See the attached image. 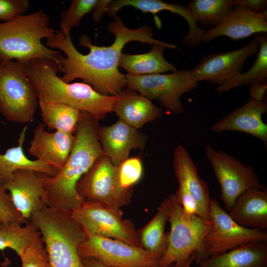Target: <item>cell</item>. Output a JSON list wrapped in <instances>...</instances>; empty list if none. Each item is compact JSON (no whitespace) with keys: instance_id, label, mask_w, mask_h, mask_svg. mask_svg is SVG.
<instances>
[{"instance_id":"6da1fadb","label":"cell","mask_w":267,"mask_h":267,"mask_svg":"<svg viewBox=\"0 0 267 267\" xmlns=\"http://www.w3.org/2000/svg\"><path fill=\"white\" fill-rule=\"evenodd\" d=\"M108 31L115 36L113 44L108 46L93 44L86 35L80 38V44L89 49L86 54L77 50L70 36H65L60 30H55L54 35L46 39V46L65 54V57L61 54L58 59L60 72L63 73L60 77L63 81L70 83L80 79L101 94L117 96L127 86L126 76L118 69L122 51L126 44L138 41L178 48L176 44L154 39L151 29L147 25L135 29L127 27L117 15L108 25Z\"/></svg>"},{"instance_id":"7a4b0ae2","label":"cell","mask_w":267,"mask_h":267,"mask_svg":"<svg viewBox=\"0 0 267 267\" xmlns=\"http://www.w3.org/2000/svg\"><path fill=\"white\" fill-rule=\"evenodd\" d=\"M98 120L81 111L73 147L65 164L54 177L44 182L46 205L72 211L85 200L77 190L81 178L96 160L104 155L98 135Z\"/></svg>"},{"instance_id":"3957f363","label":"cell","mask_w":267,"mask_h":267,"mask_svg":"<svg viewBox=\"0 0 267 267\" xmlns=\"http://www.w3.org/2000/svg\"><path fill=\"white\" fill-rule=\"evenodd\" d=\"M25 72L37 91L39 101L60 103L101 120L114 110L117 96L101 94L83 83H67L57 73L59 64L49 59H34L24 64Z\"/></svg>"},{"instance_id":"277c9868","label":"cell","mask_w":267,"mask_h":267,"mask_svg":"<svg viewBox=\"0 0 267 267\" xmlns=\"http://www.w3.org/2000/svg\"><path fill=\"white\" fill-rule=\"evenodd\" d=\"M49 24V18L43 9L0 23V65L11 60L25 64L34 59H51L58 64L61 51L42 43L55 34Z\"/></svg>"},{"instance_id":"5b68a950","label":"cell","mask_w":267,"mask_h":267,"mask_svg":"<svg viewBox=\"0 0 267 267\" xmlns=\"http://www.w3.org/2000/svg\"><path fill=\"white\" fill-rule=\"evenodd\" d=\"M29 221L40 232L50 267H86L79 253L86 235L71 211L44 206Z\"/></svg>"},{"instance_id":"8992f818","label":"cell","mask_w":267,"mask_h":267,"mask_svg":"<svg viewBox=\"0 0 267 267\" xmlns=\"http://www.w3.org/2000/svg\"><path fill=\"white\" fill-rule=\"evenodd\" d=\"M169 198L168 221L171 229L166 235L167 248L160 258L159 267H184L194 254V261L198 265L204 238L211 228L212 222L184 212L175 193Z\"/></svg>"},{"instance_id":"52a82bcc","label":"cell","mask_w":267,"mask_h":267,"mask_svg":"<svg viewBox=\"0 0 267 267\" xmlns=\"http://www.w3.org/2000/svg\"><path fill=\"white\" fill-rule=\"evenodd\" d=\"M38 96L24 64L15 60L0 65V112L8 120L25 123L33 119Z\"/></svg>"},{"instance_id":"ba28073f","label":"cell","mask_w":267,"mask_h":267,"mask_svg":"<svg viewBox=\"0 0 267 267\" xmlns=\"http://www.w3.org/2000/svg\"><path fill=\"white\" fill-rule=\"evenodd\" d=\"M127 88L138 91L149 99H155L168 111L178 114L184 110L181 96L199 86L191 70L170 74L145 75L126 74Z\"/></svg>"},{"instance_id":"9c48e42d","label":"cell","mask_w":267,"mask_h":267,"mask_svg":"<svg viewBox=\"0 0 267 267\" xmlns=\"http://www.w3.org/2000/svg\"><path fill=\"white\" fill-rule=\"evenodd\" d=\"M209 219L212 226L205 236L199 265L208 258L225 253L239 246L257 241H267L264 230L237 224L217 200H211Z\"/></svg>"},{"instance_id":"30bf717a","label":"cell","mask_w":267,"mask_h":267,"mask_svg":"<svg viewBox=\"0 0 267 267\" xmlns=\"http://www.w3.org/2000/svg\"><path fill=\"white\" fill-rule=\"evenodd\" d=\"M71 212L86 236H101L140 246L134 225L130 221L122 220L120 209L99 202L84 200Z\"/></svg>"},{"instance_id":"8fae6325","label":"cell","mask_w":267,"mask_h":267,"mask_svg":"<svg viewBox=\"0 0 267 267\" xmlns=\"http://www.w3.org/2000/svg\"><path fill=\"white\" fill-rule=\"evenodd\" d=\"M205 151L221 187V199L228 212L243 193L252 189L265 188L251 166L210 145L206 147Z\"/></svg>"},{"instance_id":"7c38bea8","label":"cell","mask_w":267,"mask_h":267,"mask_svg":"<svg viewBox=\"0 0 267 267\" xmlns=\"http://www.w3.org/2000/svg\"><path fill=\"white\" fill-rule=\"evenodd\" d=\"M79 253L82 259L93 258L112 267H159L161 258L141 246L98 235L86 236Z\"/></svg>"},{"instance_id":"4fadbf2b","label":"cell","mask_w":267,"mask_h":267,"mask_svg":"<svg viewBox=\"0 0 267 267\" xmlns=\"http://www.w3.org/2000/svg\"><path fill=\"white\" fill-rule=\"evenodd\" d=\"M77 190L85 200L99 202L117 209L130 202L132 191L121 186L118 166L105 155L98 158L81 178Z\"/></svg>"},{"instance_id":"5bb4252c","label":"cell","mask_w":267,"mask_h":267,"mask_svg":"<svg viewBox=\"0 0 267 267\" xmlns=\"http://www.w3.org/2000/svg\"><path fill=\"white\" fill-rule=\"evenodd\" d=\"M259 44L258 33L240 48L207 54L191 70L192 75L198 82L205 80L218 86L223 84L241 73L247 58L258 53Z\"/></svg>"},{"instance_id":"9a60e30c","label":"cell","mask_w":267,"mask_h":267,"mask_svg":"<svg viewBox=\"0 0 267 267\" xmlns=\"http://www.w3.org/2000/svg\"><path fill=\"white\" fill-rule=\"evenodd\" d=\"M47 176L32 170H18L12 180L2 186L27 222L34 212L46 206L44 182Z\"/></svg>"},{"instance_id":"2e32d148","label":"cell","mask_w":267,"mask_h":267,"mask_svg":"<svg viewBox=\"0 0 267 267\" xmlns=\"http://www.w3.org/2000/svg\"><path fill=\"white\" fill-rule=\"evenodd\" d=\"M98 135L104 155L115 166L129 157L131 150L144 149L145 134L119 119L114 124L99 127Z\"/></svg>"},{"instance_id":"e0dca14e","label":"cell","mask_w":267,"mask_h":267,"mask_svg":"<svg viewBox=\"0 0 267 267\" xmlns=\"http://www.w3.org/2000/svg\"><path fill=\"white\" fill-rule=\"evenodd\" d=\"M267 32V12L257 13L243 5H237L219 25L206 30L202 43L206 44L223 36L235 41L254 34Z\"/></svg>"},{"instance_id":"ac0fdd59","label":"cell","mask_w":267,"mask_h":267,"mask_svg":"<svg viewBox=\"0 0 267 267\" xmlns=\"http://www.w3.org/2000/svg\"><path fill=\"white\" fill-rule=\"evenodd\" d=\"M267 112V105L264 100L250 97L242 106L233 110L214 124L213 132L220 133L234 131L250 134L267 145V125L262 119Z\"/></svg>"},{"instance_id":"d6986e66","label":"cell","mask_w":267,"mask_h":267,"mask_svg":"<svg viewBox=\"0 0 267 267\" xmlns=\"http://www.w3.org/2000/svg\"><path fill=\"white\" fill-rule=\"evenodd\" d=\"M75 140V136L73 134L58 131L47 132L45 130V125L40 123L34 131L28 152L59 171L67 161Z\"/></svg>"},{"instance_id":"ffe728a7","label":"cell","mask_w":267,"mask_h":267,"mask_svg":"<svg viewBox=\"0 0 267 267\" xmlns=\"http://www.w3.org/2000/svg\"><path fill=\"white\" fill-rule=\"evenodd\" d=\"M173 167L178 186L184 188L197 204V215L210 220L211 199L207 183L199 176L188 151L182 145L178 146L174 151Z\"/></svg>"},{"instance_id":"44dd1931","label":"cell","mask_w":267,"mask_h":267,"mask_svg":"<svg viewBox=\"0 0 267 267\" xmlns=\"http://www.w3.org/2000/svg\"><path fill=\"white\" fill-rule=\"evenodd\" d=\"M127 6L154 14L164 10L177 14L185 19L189 27L188 33L183 38L181 43L190 47L198 46L202 43V38L206 30L198 26L186 6L159 0H116L111 1L105 13L114 17L120 9Z\"/></svg>"},{"instance_id":"7402d4cb","label":"cell","mask_w":267,"mask_h":267,"mask_svg":"<svg viewBox=\"0 0 267 267\" xmlns=\"http://www.w3.org/2000/svg\"><path fill=\"white\" fill-rule=\"evenodd\" d=\"M113 111L120 119L137 130L163 114L162 110L150 99L129 88L124 89L118 95Z\"/></svg>"},{"instance_id":"603a6c76","label":"cell","mask_w":267,"mask_h":267,"mask_svg":"<svg viewBox=\"0 0 267 267\" xmlns=\"http://www.w3.org/2000/svg\"><path fill=\"white\" fill-rule=\"evenodd\" d=\"M239 225L262 230L267 228V189H252L241 194L228 213Z\"/></svg>"},{"instance_id":"cb8c5ba5","label":"cell","mask_w":267,"mask_h":267,"mask_svg":"<svg viewBox=\"0 0 267 267\" xmlns=\"http://www.w3.org/2000/svg\"><path fill=\"white\" fill-rule=\"evenodd\" d=\"M204 267H267V241L249 243L200 263Z\"/></svg>"},{"instance_id":"d4e9b609","label":"cell","mask_w":267,"mask_h":267,"mask_svg":"<svg viewBox=\"0 0 267 267\" xmlns=\"http://www.w3.org/2000/svg\"><path fill=\"white\" fill-rule=\"evenodd\" d=\"M27 126L22 129L16 146L8 148L4 153L0 154V183L2 186L10 181L15 172L26 169L54 177L58 170L50 164L40 160H31L25 154L23 144L25 140Z\"/></svg>"},{"instance_id":"484cf974","label":"cell","mask_w":267,"mask_h":267,"mask_svg":"<svg viewBox=\"0 0 267 267\" xmlns=\"http://www.w3.org/2000/svg\"><path fill=\"white\" fill-rule=\"evenodd\" d=\"M150 51L137 54L122 53L119 67L127 71L128 74L145 75L163 74L178 70L175 66L167 61L163 56L166 46L154 44Z\"/></svg>"},{"instance_id":"4316f807","label":"cell","mask_w":267,"mask_h":267,"mask_svg":"<svg viewBox=\"0 0 267 267\" xmlns=\"http://www.w3.org/2000/svg\"><path fill=\"white\" fill-rule=\"evenodd\" d=\"M169 208L170 200L168 198L162 202L155 216L142 228L139 240L142 248L161 258L167 248L165 227L168 221Z\"/></svg>"},{"instance_id":"83f0119b","label":"cell","mask_w":267,"mask_h":267,"mask_svg":"<svg viewBox=\"0 0 267 267\" xmlns=\"http://www.w3.org/2000/svg\"><path fill=\"white\" fill-rule=\"evenodd\" d=\"M17 222H0V250L10 248L20 257L41 236L37 227L28 221L25 225Z\"/></svg>"},{"instance_id":"f1b7e54d","label":"cell","mask_w":267,"mask_h":267,"mask_svg":"<svg viewBox=\"0 0 267 267\" xmlns=\"http://www.w3.org/2000/svg\"><path fill=\"white\" fill-rule=\"evenodd\" d=\"M235 6V0H192L186 6L197 24L212 28L222 23Z\"/></svg>"},{"instance_id":"f546056e","label":"cell","mask_w":267,"mask_h":267,"mask_svg":"<svg viewBox=\"0 0 267 267\" xmlns=\"http://www.w3.org/2000/svg\"><path fill=\"white\" fill-rule=\"evenodd\" d=\"M44 124L48 129L75 133L81 111L60 103L39 101Z\"/></svg>"},{"instance_id":"4dcf8cb0","label":"cell","mask_w":267,"mask_h":267,"mask_svg":"<svg viewBox=\"0 0 267 267\" xmlns=\"http://www.w3.org/2000/svg\"><path fill=\"white\" fill-rule=\"evenodd\" d=\"M259 48L257 57L251 68L243 73H239L226 82L218 86V93H222L245 85H252L267 80V34L260 33Z\"/></svg>"},{"instance_id":"1f68e13d","label":"cell","mask_w":267,"mask_h":267,"mask_svg":"<svg viewBox=\"0 0 267 267\" xmlns=\"http://www.w3.org/2000/svg\"><path fill=\"white\" fill-rule=\"evenodd\" d=\"M99 0H73L69 7L62 11L60 17V31L65 36H70V31L79 25L82 18L92 12Z\"/></svg>"},{"instance_id":"d6a6232c","label":"cell","mask_w":267,"mask_h":267,"mask_svg":"<svg viewBox=\"0 0 267 267\" xmlns=\"http://www.w3.org/2000/svg\"><path fill=\"white\" fill-rule=\"evenodd\" d=\"M118 170L121 186L125 189H132L142 175L141 160L137 156L128 158L118 166Z\"/></svg>"},{"instance_id":"836d02e7","label":"cell","mask_w":267,"mask_h":267,"mask_svg":"<svg viewBox=\"0 0 267 267\" xmlns=\"http://www.w3.org/2000/svg\"><path fill=\"white\" fill-rule=\"evenodd\" d=\"M20 257L22 267H50L41 237L29 246Z\"/></svg>"},{"instance_id":"e575fe53","label":"cell","mask_w":267,"mask_h":267,"mask_svg":"<svg viewBox=\"0 0 267 267\" xmlns=\"http://www.w3.org/2000/svg\"><path fill=\"white\" fill-rule=\"evenodd\" d=\"M27 222L14 206L10 195L0 183V222Z\"/></svg>"},{"instance_id":"d590c367","label":"cell","mask_w":267,"mask_h":267,"mask_svg":"<svg viewBox=\"0 0 267 267\" xmlns=\"http://www.w3.org/2000/svg\"><path fill=\"white\" fill-rule=\"evenodd\" d=\"M29 8L27 0H0V20L10 21L24 15Z\"/></svg>"},{"instance_id":"8d00e7d4","label":"cell","mask_w":267,"mask_h":267,"mask_svg":"<svg viewBox=\"0 0 267 267\" xmlns=\"http://www.w3.org/2000/svg\"><path fill=\"white\" fill-rule=\"evenodd\" d=\"M184 212L190 215H196L197 204L189 193L183 187L178 186L175 193Z\"/></svg>"},{"instance_id":"74e56055","label":"cell","mask_w":267,"mask_h":267,"mask_svg":"<svg viewBox=\"0 0 267 267\" xmlns=\"http://www.w3.org/2000/svg\"><path fill=\"white\" fill-rule=\"evenodd\" d=\"M237 5H243L250 10L257 13L267 12L266 0H236Z\"/></svg>"},{"instance_id":"f35d334b","label":"cell","mask_w":267,"mask_h":267,"mask_svg":"<svg viewBox=\"0 0 267 267\" xmlns=\"http://www.w3.org/2000/svg\"><path fill=\"white\" fill-rule=\"evenodd\" d=\"M267 88V80L251 85L249 90L251 97L258 100H263Z\"/></svg>"},{"instance_id":"ab89813d","label":"cell","mask_w":267,"mask_h":267,"mask_svg":"<svg viewBox=\"0 0 267 267\" xmlns=\"http://www.w3.org/2000/svg\"><path fill=\"white\" fill-rule=\"evenodd\" d=\"M111 1V0H99L96 8L92 12L93 19L96 22L100 21L102 15L106 12L108 6Z\"/></svg>"},{"instance_id":"60d3db41","label":"cell","mask_w":267,"mask_h":267,"mask_svg":"<svg viewBox=\"0 0 267 267\" xmlns=\"http://www.w3.org/2000/svg\"><path fill=\"white\" fill-rule=\"evenodd\" d=\"M83 261L86 267H112L93 258H83Z\"/></svg>"},{"instance_id":"b9f144b4","label":"cell","mask_w":267,"mask_h":267,"mask_svg":"<svg viewBox=\"0 0 267 267\" xmlns=\"http://www.w3.org/2000/svg\"><path fill=\"white\" fill-rule=\"evenodd\" d=\"M195 257H196V254H193L192 255V256L191 257V259H190V260L188 261V262L187 263V264L184 267H190L191 265V264L192 263V262L193 261H194ZM169 267H173V266H170Z\"/></svg>"},{"instance_id":"7bdbcfd3","label":"cell","mask_w":267,"mask_h":267,"mask_svg":"<svg viewBox=\"0 0 267 267\" xmlns=\"http://www.w3.org/2000/svg\"><path fill=\"white\" fill-rule=\"evenodd\" d=\"M203 267V266H199L198 267Z\"/></svg>"}]
</instances>
